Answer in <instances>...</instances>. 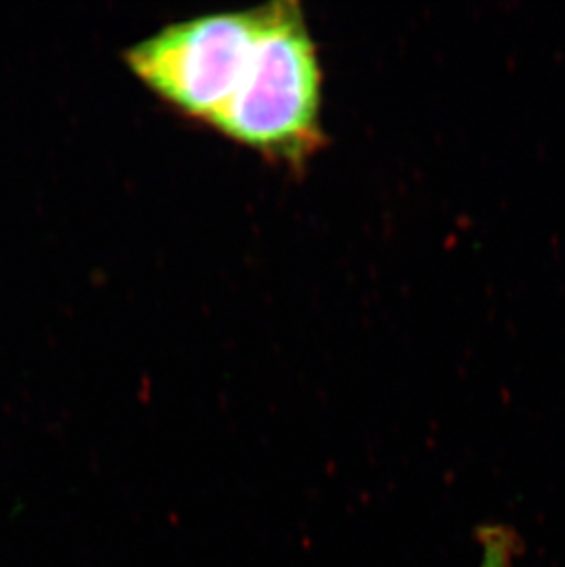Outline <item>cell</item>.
<instances>
[{"label": "cell", "mask_w": 565, "mask_h": 567, "mask_svg": "<svg viewBox=\"0 0 565 567\" xmlns=\"http://www.w3.org/2000/svg\"><path fill=\"white\" fill-rule=\"evenodd\" d=\"M265 24V4L192 17L125 52L129 69L184 118L212 127L245 78Z\"/></svg>", "instance_id": "obj_2"}, {"label": "cell", "mask_w": 565, "mask_h": 567, "mask_svg": "<svg viewBox=\"0 0 565 567\" xmlns=\"http://www.w3.org/2000/svg\"><path fill=\"white\" fill-rule=\"evenodd\" d=\"M481 546L480 567H514L522 551V540L516 530L502 524L481 525L475 530Z\"/></svg>", "instance_id": "obj_3"}, {"label": "cell", "mask_w": 565, "mask_h": 567, "mask_svg": "<svg viewBox=\"0 0 565 567\" xmlns=\"http://www.w3.org/2000/svg\"><path fill=\"white\" fill-rule=\"evenodd\" d=\"M209 128L292 167L323 150V70L299 2L265 4V24L245 78Z\"/></svg>", "instance_id": "obj_1"}]
</instances>
